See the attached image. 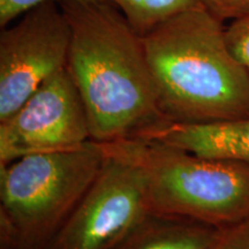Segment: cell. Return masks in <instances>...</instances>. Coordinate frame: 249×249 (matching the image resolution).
Returning <instances> with one entry per match:
<instances>
[{"label":"cell","instance_id":"1","mask_svg":"<svg viewBox=\"0 0 249 249\" xmlns=\"http://www.w3.org/2000/svg\"><path fill=\"white\" fill-rule=\"evenodd\" d=\"M71 24L66 70L96 142L135 138L167 121L147 54L128 20L110 1L59 2Z\"/></svg>","mask_w":249,"mask_h":249},{"label":"cell","instance_id":"2","mask_svg":"<svg viewBox=\"0 0 249 249\" xmlns=\"http://www.w3.org/2000/svg\"><path fill=\"white\" fill-rule=\"evenodd\" d=\"M203 7L163 21L142 36L160 108L167 121L249 118V74Z\"/></svg>","mask_w":249,"mask_h":249},{"label":"cell","instance_id":"3","mask_svg":"<svg viewBox=\"0 0 249 249\" xmlns=\"http://www.w3.org/2000/svg\"><path fill=\"white\" fill-rule=\"evenodd\" d=\"M102 144L142 171L152 213L187 218L214 229L249 217L247 163L204 157L142 138Z\"/></svg>","mask_w":249,"mask_h":249},{"label":"cell","instance_id":"4","mask_svg":"<svg viewBox=\"0 0 249 249\" xmlns=\"http://www.w3.org/2000/svg\"><path fill=\"white\" fill-rule=\"evenodd\" d=\"M105 160L90 140L68 150L24 156L0 166V247L46 249Z\"/></svg>","mask_w":249,"mask_h":249},{"label":"cell","instance_id":"5","mask_svg":"<svg viewBox=\"0 0 249 249\" xmlns=\"http://www.w3.org/2000/svg\"><path fill=\"white\" fill-rule=\"evenodd\" d=\"M104 150L97 177L46 249H113L151 213L142 171Z\"/></svg>","mask_w":249,"mask_h":249},{"label":"cell","instance_id":"6","mask_svg":"<svg viewBox=\"0 0 249 249\" xmlns=\"http://www.w3.org/2000/svg\"><path fill=\"white\" fill-rule=\"evenodd\" d=\"M0 33V121L65 70L71 29L59 2H43Z\"/></svg>","mask_w":249,"mask_h":249},{"label":"cell","instance_id":"7","mask_svg":"<svg viewBox=\"0 0 249 249\" xmlns=\"http://www.w3.org/2000/svg\"><path fill=\"white\" fill-rule=\"evenodd\" d=\"M90 140L82 99L65 68L0 121V166L24 156L80 147Z\"/></svg>","mask_w":249,"mask_h":249},{"label":"cell","instance_id":"8","mask_svg":"<svg viewBox=\"0 0 249 249\" xmlns=\"http://www.w3.org/2000/svg\"><path fill=\"white\" fill-rule=\"evenodd\" d=\"M135 138L155 140L204 157L249 164V118L203 124L165 121Z\"/></svg>","mask_w":249,"mask_h":249},{"label":"cell","instance_id":"9","mask_svg":"<svg viewBox=\"0 0 249 249\" xmlns=\"http://www.w3.org/2000/svg\"><path fill=\"white\" fill-rule=\"evenodd\" d=\"M217 231L187 218L151 213L113 249H207Z\"/></svg>","mask_w":249,"mask_h":249},{"label":"cell","instance_id":"10","mask_svg":"<svg viewBox=\"0 0 249 249\" xmlns=\"http://www.w3.org/2000/svg\"><path fill=\"white\" fill-rule=\"evenodd\" d=\"M128 20L140 36L145 35L156 26L173 15L200 8L198 0H108Z\"/></svg>","mask_w":249,"mask_h":249},{"label":"cell","instance_id":"11","mask_svg":"<svg viewBox=\"0 0 249 249\" xmlns=\"http://www.w3.org/2000/svg\"><path fill=\"white\" fill-rule=\"evenodd\" d=\"M207 249H249V217L218 229Z\"/></svg>","mask_w":249,"mask_h":249},{"label":"cell","instance_id":"12","mask_svg":"<svg viewBox=\"0 0 249 249\" xmlns=\"http://www.w3.org/2000/svg\"><path fill=\"white\" fill-rule=\"evenodd\" d=\"M225 34L232 53L249 74V15L232 21Z\"/></svg>","mask_w":249,"mask_h":249},{"label":"cell","instance_id":"13","mask_svg":"<svg viewBox=\"0 0 249 249\" xmlns=\"http://www.w3.org/2000/svg\"><path fill=\"white\" fill-rule=\"evenodd\" d=\"M205 11L224 22L249 15V0H198Z\"/></svg>","mask_w":249,"mask_h":249},{"label":"cell","instance_id":"14","mask_svg":"<svg viewBox=\"0 0 249 249\" xmlns=\"http://www.w3.org/2000/svg\"><path fill=\"white\" fill-rule=\"evenodd\" d=\"M48 1L103 2L108 1V0H0V27L5 28L9 26L29 9Z\"/></svg>","mask_w":249,"mask_h":249}]
</instances>
